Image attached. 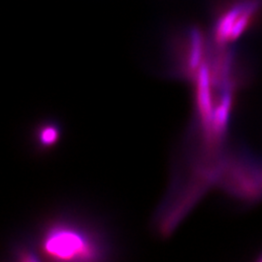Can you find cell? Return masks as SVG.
<instances>
[{
	"label": "cell",
	"instance_id": "6da1fadb",
	"mask_svg": "<svg viewBox=\"0 0 262 262\" xmlns=\"http://www.w3.org/2000/svg\"><path fill=\"white\" fill-rule=\"evenodd\" d=\"M38 246L40 253L53 260H94L104 253L98 235L84 224L70 219H56L44 225Z\"/></svg>",
	"mask_w": 262,
	"mask_h": 262
},
{
	"label": "cell",
	"instance_id": "7a4b0ae2",
	"mask_svg": "<svg viewBox=\"0 0 262 262\" xmlns=\"http://www.w3.org/2000/svg\"><path fill=\"white\" fill-rule=\"evenodd\" d=\"M262 0H237L215 20L213 34L216 46H226L250 28L261 8Z\"/></svg>",
	"mask_w": 262,
	"mask_h": 262
},
{
	"label": "cell",
	"instance_id": "3957f363",
	"mask_svg": "<svg viewBox=\"0 0 262 262\" xmlns=\"http://www.w3.org/2000/svg\"><path fill=\"white\" fill-rule=\"evenodd\" d=\"M59 138V128L58 126L47 122L40 125L36 130V139L40 147L48 148L53 147Z\"/></svg>",
	"mask_w": 262,
	"mask_h": 262
}]
</instances>
